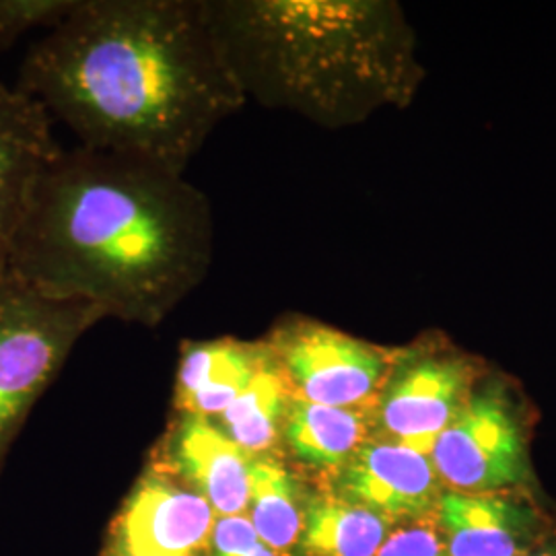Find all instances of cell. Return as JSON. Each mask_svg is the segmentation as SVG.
I'll return each instance as SVG.
<instances>
[{
    "label": "cell",
    "mask_w": 556,
    "mask_h": 556,
    "mask_svg": "<svg viewBox=\"0 0 556 556\" xmlns=\"http://www.w3.org/2000/svg\"><path fill=\"white\" fill-rule=\"evenodd\" d=\"M40 101L0 80V273L29 192L64 147Z\"/></svg>",
    "instance_id": "10"
},
{
    "label": "cell",
    "mask_w": 556,
    "mask_h": 556,
    "mask_svg": "<svg viewBox=\"0 0 556 556\" xmlns=\"http://www.w3.org/2000/svg\"><path fill=\"white\" fill-rule=\"evenodd\" d=\"M215 521L213 507L160 464L119 519L122 556H197L211 544Z\"/></svg>",
    "instance_id": "8"
},
{
    "label": "cell",
    "mask_w": 556,
    "mask_h": 556,
    "mask_svg": "<svg viewBox=\"0 0 556 556\" xmlns=\"http://www.w3.org/2000/svg\"><path fill=\"white\" fill-rule=\"evenodd\" d=\"M519 556H556V544H546V546H534L528 553Z\"/></svg>",
    "instance_id": "21"
},
{
    "label": "cell",
    "mask_w": 556,
    "mask_h": 556,
    "mask_svg": "<svg viewBox=\"0 0 556 556\" xmlns=\"http://www.w3.org/2000/svg\"><path fill=\"white\" fill-rule=\"evenodd\" d=\"M291 396L340 408H371L394 355L318 319L285 316L262 338Z\"/></svg>",
    "instance_id": "5"
},
{
    "label": "cell",
    "mask_w": 556,
    "mask_h": 556,
    "mask_svg": "<svg viewBox=\"0 0 556 556\" xmlns=\"http://www.w3.org/2000/svg\"><path fill=\"white\" fill-rule=\"evenodd\" d=\"M390 536V519L338 495L305 507L299 551L303 556H378Z\"/></svg>",
    "instance_id": "15"
},
{
    "label": "cell",
    "mask_w": 556,
    "mask_h": 556,
    "mask_svg": "<svg viewBox=\"0 0 556 556\" xmlns=\"http://www.w3.org/2000/svg\"><path fill=\"white\" fill-rule=\"evenodd\" d=\"M289 402L291 392L270 358L236 402L211 420L243 452L254 457L264 456L273 454L280 443V429Z\"/></svg>",
    "instance_id": "16"
},
{
    "label": "cell",
    "mask_w": 556,
    "mask_h": 556,
    "mask_svg": "<svg viewBox=\"0 0 556 556\" xmlns=\"http://www.w3.org/2000/svg\"><path fill=\"white\" fill-rule=\"evenodd\" d=\"M254 456L211 418L181 415L172 427L161 466L204 498L217 517L245 516Z\"/></svg>",
    "instance_id": "11"
},
{
    "label": "cell",
    "mask_w": 556,
    "mask_h": 556,
    "mask_svg": "<svg viewBox=\"0 0 556 556\" xmlns=\"http://www.w3.org/2000/svg\"><path fill=\"white\" fill-rule=\"evenodd\" d=\"M429 457L439 480L456 493H497L528 477L521 425L507 400L491 390L470 396Z\"/></svg>",
    "instance_id": "6"
},
{
    "label": "cell",
    "mask_w": 556,
    "mask_h": 556,
    "mask_svg": "<svg viewBox=\"0 0 556 556\" xmlns=\"http://www.w3.org/2000/svg\"><path fill=\"white\" fill-rule=\"evenodd\" d=\"M245 517L258 536L277 553L298 544L305 517L301 486L275 454L256 456L252 462Z\"/></svg>",
    "instance_id": "17"
},
{
    "label": "cell",
    "mask_w": 556,
    "mask_h": 556,
    "mask_svg": "<svg viewBox=\"0 0 556 556\" xmlns=\"http://www.w3.org/2000/svg\"><path fill=\"white\" fill-rule=\"evenodd\" d=\"M338 497L379 516L417 519L439 505V477L427 454L390 439H367L338 472Z\"/></svg>",
    "instance_id": "9"
},
{
    "label": "cell",
    "mask_w": 556,
    "mask_h": 556,
    "mask_svg": "<svg viewBox=\"0 0 556 556\" xmlns=\"http://www.w3.org/2000/svg\"><path fill=\"white\" fill-rule=\"evenodd\" d=\"M270 363L264 340H188L181 346L176 406L181 415L217 418Z\"/></svg>",
    "instance_id": "12"
},
{
    "label": "cell",
    "mask_w": 556,
    "mask_h": 556,
    "mask_svg": "<svg viewBox=\"0 0 556 556\" xmlns=\"http://www.w3.org/2000/svg\"><path fill=\"white\" fill-rule=\"evenodd\" d=\"M378 556H450V553L433 530L413 526L390 534Z\"/></svg>",
    "instance_id": "20"
},
{
    "label": "cell",
    "mask_w": 556,
    "mask_h": 556,
    "mask_svg": "<svg viewBox=\"0 0 556 556\" xmlns=\"http://www.w3.org/2000/svg\"><path fill=\"white\" fill-rule=\"evenodd\" d=\"M439 519L450 556H519L534 548L536 511L497 493H445Z\"/></svg>",
    "instance_id": "13"
},
{
    "label": "cell",
    "mask_w": 556,
    "mask_h": 556,
    "mask_svg": "<svg viewBox=\"0 0 556 556\" xmlns=\"http://www.w3.org/2000/svg\"><path fill=\"white\" fill-rule=\"evenodd\" d=\"M17 89L83 149L176 174L248 103L204 0H79L27 50Z\"/></svg>",
    "instance_id": "1"
},
{
    "label": "cell",
    "mask_w": 556,
    "mask_h": 556,
    "mask_svg": "<svg viewBox=\"0 0 556 556\" xmlns=\"http://www.w3.org/2000/svg\"><path fill=\"white\" fill-rule=\"evenodd\" d=\"M371 408H340L291 396L280 443L301 464L340 472L369 439Z\"/></svg>",
    "instance_id": "14"
},
{
    "label": "cell",
    "mask_w": 556,
    "mask_h": 556,
    "mask_svg": "<svg viewBox=\"0 0 556 556\" xmlns=\"http://www.w3.org/2000/svg\"><path fill=\"white\" fill-rule=\"evenodd\" d=\"M213 252L211 202L186 174L77 144L34 184L2 273L157 328L206 278Z\"/></svg>",
    "instance_id": "2"
},
{
    "label": "cell",
    "mask_w": 556,
    "mask_h": 556,
    "mask_svg": "<svg viewBox=\"0 0 556 556\" xmlns=\"http://www.w3.org/2000/svg\"><path fill=\"white\" fill-rule=\"evenodd\" d=\"M101 319L85 301L46 295L0 273V456L73 346Z\"/></svg>",
    "instance_id": "4"
},
{
    "label": "cell",
    "mask_w": 556,
    "mask_h": 556,
    "mask_svg": "<svg viewBox=\"0 0 556 556\" xmlns=\"http://www.w3.org/2000/svg\"><path fill=\"white\" fill-rule=\"evenodd\" d=\"M79 0H0V52L31 29H54Z\"/></svg>",
    "instance_id": "18"
},
{
    "label": "cell",
    "mask_w": 556,
    "mask_h": 556,
    "mask_svg": "<svg viewBox=\"0 0 556 556\" xmlns=\"http://www.w3.org/2000/svg\"><path fill=\"white\" fill-rule=\"evenodd\" d=\"M245 101L319 126L402 108L420 68L408 23L381 0H204Z\"/></svg>",
    "instance_id": "3"
},
{
    "label": "cell",
    "mask_w": 556,
    "mask_h": 556,
    "mask_svg": "<svg viewBox=\"0 0 556 556\" xmlns=\"http://www.w3.org/2000/svg\"><path fill=\"white\" fill-rule=\"evenodd\" d=\"M472 369L457 357L404 355L394 358L374 410L383 438L431 454L439 435L470 400Z\"/></svg>",
    "instance_id": "7"
},
{
    "label": "cell",
    "mask_w": 556,
    "mask_h": 556,
    "mask_svg": "<svg viewBox=\"0 0 556 556\" xmlns=\"http://www.w3.org/2000/svg\"><path fill=\"white\" fill-rule=\"evenodd\" d=\"M208 546L211 556H278L245 516L217 517Z\"/></svg>",
    "instance_id": "19"
}]
</instances>
